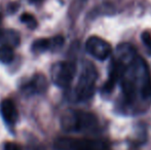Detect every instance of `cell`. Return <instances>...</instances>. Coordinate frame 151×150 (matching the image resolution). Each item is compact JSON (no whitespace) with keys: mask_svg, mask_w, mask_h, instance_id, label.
<instances>
[{"mask_svg":"<svg viewBox=\"0 0 151 150\" xmlns=\"http://www.w3.org/2000/svg\"><path fill=\"white\" fill-rule=\"evenodd\" d=\"M120 82L123 97L129 105L151 102V76L146 62L137 54L134 46L127 43L118 45L116 56L109 69V78L103 90L111 92Z\"/></svg>","mask_w":151,"mask_h":150,"instance_id":"1","label":"cell"},{"mask_svg":"<svg viewBox=\"0 0 151 150\" xmlns=\"http://www.w3.org/2000/svg\"><path fill=\"white\" fill-rule=\"evenodd\" d=\"M61 123L67 132H83L95 128L98 126V118L91 112L70 110L62 116Z\"/></svg>","mask_w":151,"mask_h":150,"instance_id":"2","label":"cell"},{"mask_svg":"<svg viewBox=\"0 0 151 150\" xmlns=\"http://www.w3.org/2000/svg\"><path fill=\"white\" fill-rule=\"evenodd\" d=\"M97 78L98 72L95 66L91 63H86L75 88V95L78 100L86 101L93 97Z\"/></svg>","mask_w":151,"mask_h":150,"instance_id":"3","label":"cell"},{"mask_svg":"<svg viewBox=\"0 0 151 150\" xmlns=\"http://www.w3.org/2000/svg\"><path fill=\"white\" fill-rule=\"evenodd\" d=\"M55 148L57 150H110L104 141L74 138L57 139Z\"/></svg>","mask_w":151,"mask_h":150,"instance_id":"4","label":"cell"},{"mask_svg":"<svg viewBox=\"0 0 151 150\" xmlns=\"http://www.w3.org/2000/svg\"><path fill=\"white\" fill-rule=\"evenodd\" d=\"M76 74V65L73 62H59L50 70L52 80L59 88H68Z\"/></svg>","mask_w":151,"mask_h":150,"instance_id":"5","label":"cell"},{"mask_svg":"<svg viewBox=\"0 0 151 150\" xmlns=\"http://www.w3.org/2000/svg\"><path fill=\"white\" fill-rule=\"evenodd\" d=\"M86 50L91 57L100 61L108 59L112 52V47L109 42L98 36H91L86 40Z\"/></svg>","mask_w":151,"mask_h":150,"instance_id":"6","label":"cell"},{"mask_svg":"<svg viewBox=\"0 0 151 150\" xmlns=\"http://www.w3.org/2000/svg\"><path fill=\"white\" fill-rule=\"evenodd\" d=\"M64 44V37L61 35L55 36L52 38H42L37 39L32 43V52L35 54H41L47 50H60Z\"/></svg>","mask_w":151,"mask_h":150,"instance_id":"7","label":"cell"},{"mask_svg":"<svg viewBox=\"0 0 151 150\" xmlns=\"http://www.w3.org/2000/svg\"><path fill=\"white\" fill-rule=\"evenodd\" d=\"M47 85L48 82L45 76L42 74H35L29 80L28 83L25 84L23 90L28 95L43 94L46 92Z\"/></svg>","mask_w":151,"mask_h":150,"instance_id":"8","label":"cell"},{"mask_svg":"<svg viewBox=\"0 0 151 150\" xmlns=\"http://www.w3.org/2000/svg\"><path fill=\"white\" fill-rule=\"evenodd\" d=\"M0 111H1V115L6 123L14 124L17 122L19 113L16 105L10 99H5V100L2 101L1 106H0Z\"/></svg>","mask_w":151,"mask_h":150,"instance_id":"9","label":"cell"},{"mask_svg":"<svg viewBox=\"0 0 151 150\" xmlns=\"http://www.w3.org/2000/svg\"><path fill=\"white\" fill-rule=\"evenodd\" d=\"M0 43L1 45H8L10 47L17 46L20 43V35L14 30L0 29Z\"/></svg>","mask_w":151,"mask_h":150,"instance_id":"10","label":"cell"},{"mask_svg":"<svg viewBox=\"0 0 151 150\" xmlns=\"http://www.w3.org/2000/svg\"><path fill=\"white\" fill-rule=\"evenodd\" d=\"M14 59V48L8 45L0 46V62L3 64H9Z\"/></svg>","mask_w":151,"mask_h":150,"instance_id":"11","label":"cell"},{"mask_svg":"<svg viewBox=\"0 0 151 150\" xmlns=\"http://www.w3.org/2000/svg\"><path fill=\"white\" fill-rule=\"evenodd\" d=\"M21 22H23L29 29L33 30V29L37 28V20L35 19V17L32 16L31 14H23L21 16Z\"/></svg>","mask_w":151,"mask_h":150,"instance_id":"12","label":"cell"},{"mask_svg":"<svg viewBox=\"0 0 151 150\" xmlns=\"http://www.w3.org/2000/svg\"><path fill=\"white\" fill-rule=\"evenodd\" d=\"M142 41H143L144 45L151 52V35L148 32H143L142 34Z\"/></svg>","mask_w":151,"mask_h":150,"instance_id":"13","label":"cell"},{"mask_svg":"<svg viewBox=\"0 0 151 150\" xmlns=\"http://www.w3.org/2000/svg\"><path fill=\"white\" fill-rule=\"evenodd\" d=\"M4 150H22L20 145L14 142H6L4 145Z\"/></svg>","mask_w":151,"mask_h":150,"instance_id":"14","label":"cell"}]
</instances>
